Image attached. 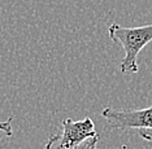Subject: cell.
<instances>
[{"mask_svg": "<svg viewBox=\"0 0 152 149\" xmlns=\"http://www.w3.org/2000/svg\"><path fill=\"white\" fill-rule=\"evenodd\" d=\"M108 35L125 51L120 70L125 74L137 73L138 56L140 51L152 41V23L139 27H124L118 23H112L108 27Z\"/></svg>", "mask_w": 152, "mask_h": 149, "instance_id": "obj_1", "label": "cell"}, {"mask_svg": "<svg viewBox=\"0 0 152 149\" xmlns=\"http://www.w3.org/2000/svg\"><path fill=\"white\" fill-rule=\"evenodd\" d=\"M95 134V124L88 117L82 121L66 118L63 122V132L51 135L46 149H77L86 139Z\"/></svg>", "mask_w": 152, "mask_h": 149, "instance_id": "obj_2", "label": "cell"}, {"mask_svg": "<svg viewBox=\"0 0 152 149\" xmlns=\"http://www.w3.org/2000/svg\"><path fill=\"white\" fill-rule=\"evenodd\" d=\"M102 117L113 129H150L152 130V106L139 110H115L105 108Z\"/></svg>", "mask_w": 152, "mask_h": 149, "instance_id": "obj_3", "label": "cell"}, {"mask_svg": "<svg viewBox=\"0 0 152 149\" xmlns=\"http://www.w3.org/2000/svg\"><path fill=\"white\" fill-rule=\"evenodd\" d=\"M100 140V136L98 134H95L94 136L86 139L83 143H82L77 149H98V143Z\"/></svg>", "mask_w": 152, "mask_h": 149, "instance_id": "obj_4", "label": "cell"}, {"mask_svg": "<svg viewBox=\"0 0 152 149\" xmlns=\"http://www.w3.org/2000/svg\"><path fill=\"white\" fill-rule=\"evenodd\" d=\"M11 122H12V117L8 118L7 121H4V122H0V131H3V132L5 135H8V136H12V134H13Z\"/></svg>", "mask_w": 152, "mask_h": 149, "instance_id": "obj_5", "label": "cell"}, {"mask_svg": "<svg viewBox=\"0 0 152 149\" xmlns=\"http://www.w3.org/2000/svg\"><path fill=\"white\" fill-rule=\"evenodd\" d=\"M138 134L142 139L147 140V141H152V130L150 129H140L138 130Z\"/></svg>", "mask_w": 152, "mask_h": 149, "instance_id": "obj_6", "label": "cell"}]
</instances>
